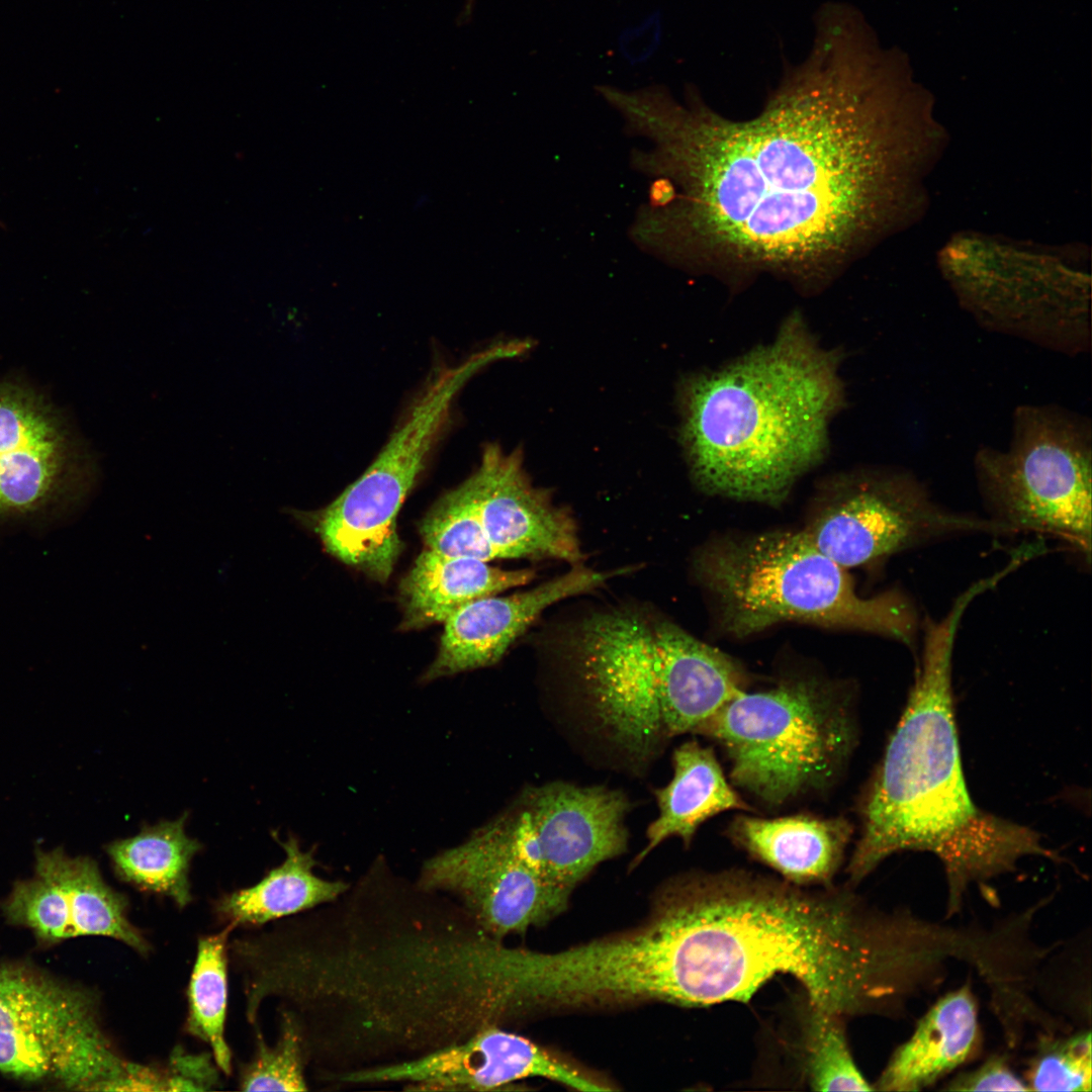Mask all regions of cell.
Segmentation results:
<instances>
[{"mask_svg":"<svg viewBox=\"0 0 1092 1092\" xmlns=\"http://www.w3.org/2000/svg\"><path fill=\"white\" fill-rule=\"evenodd\" d=\"M1091 1045L1090 1030L1042 1042L1028 1071V1090L1091 1091Z\"/></svg>","mask_w":1092,"mask_h":1092,"instance_id":"cell-28","label":"cell"},{"mask_svg":"<svg viewBox=\"0 0 1092 1092\" xmlns=\"http://www.w3.org/2000/svg\"><path fill=\"white\" fill-rule=\"evenodd\" d=\"M815 493L802 532L846 569L956 534L1006 535L990 519L942 508L904 473L842 472L824 480Z\"/></svg>","mask_w":1092,"mask_h":1092,"instance_id":"cell-10","label":"cell"},{"mask_svg":"<svg viewBox=\"0 0 1092 1092\" xmlns=\"http://www.w3.org/2000/svg\"><path fill=\"white\" fill-rule=\"evenodd\" d=\"M622 572L574 566L531 589L465 604L445 620L438 654L423 678L432 680L494 664L550 606L590 592Z\"/></svg>","mask_w":1092,"mask_h":1092,"instance_id":"cell-16","label":"cell"},{"mask_svg":"<svg viewBox=\"0 0 1092 1092\" xmlns=\"http://www.w3.org/2000/svg\"><path fill=\"white\" fill-rule=\"evenodd\" d=\"M235 927L201 936L187 987L185 1030L210 1048L211 1057L225 1075L232 1073V1051L225 1039L229 998V942Z\"/></svg>","mask_w":1092,"mask_h":1092,"instance_id":"cell-24","label":"cell"},{"mask_svg":"<svg viewBox=\"0 0 1092 1092\" xmlns=\"http://www.w3.org/2000/svg\"><path fill=\"white\" fill-rule=\"evenodd\" d=\"M629 808L619 791L554 782L525 789L469 838L572 891L626 850Z\"/></svg>","mask_w":1092,"mask_h":1092,"instance_id":"cell-11","label":"cell"},{"mask_svg":"<svg viewBox=\"0 0 1092 1092\" xmlns=\"http://www.w3.org/2000/svg\"><path fill=\"white\" fill-rule=\"evenodd\" d=\"M420 532L427 549L434 552L486 562L496 559L481 524L472 475L435 503Z\"/></svg>","mask_w":1092,"mask_h":1092,"instance_id":"cell-25","label":"cell"},{"mask_svg":"<svg viewBox=\"0 0 1092 1092\" xmlns=\"http://www.w3.org/2000/svg\"><path fill=\"white\" fill-rule=\"evenodd\" d=\"M306 1059L301 1026L288 1010L281 1012L280 1034L275 1044L266 1043L256 1027V1050L240 1069L242 1091H306Z\"/></svg>","mask_w":1092,"mask_h":1092,"instance_id":"cell-27","label":"cell"},{"mask_svg":"<svg viewBox=\"0 0 1092 1092\" xmlns=\"http://www.w3.org/2000/svg\"><path fill=\"white\" fill-rule=\"evenodd\" d=\"M979 1042L978 1009L969 986L939 998L892 1055L874 1089L919 1091L963 1065Z\"/></svg>","mask_w":1092,"mask_h":1092,"instance_id":"cell-18","label":"cell"},{"mask_svg":"<svg viewBox=\"0 0 1092 1092\" xmlns=\"http://www.w3.org/2000/svg\"><path fill=\"white\" fill-rule=\"evenodd\" d=\"M136 1063L105 1031L98 994L31 963H0V1074L74 1091H126Z\"/></svg>","mask_w":1092,"mask_h":1092,"instance_id":"cell-7","label":"cell"},{"mask_svg":"<svg viewBox=\"0 0 1092 1092\" xmlns=\"http://www.w3.org/2000/svg\"><path fill=\"white\" fill-rule=\"evenodd\" d=\"M184 814L146 826L134 836L106 845L116 877L136 889L170 898L185 908L192 901L189 869L201 844L186 835Z\"/></svg>","mask_w":1092,"mask_h":1092,"instance_id":"cell-23","label":"cell"},{"mask_svg":"<svg viewBox=\"0 0 1092 1092\" xmlns=\"http://www.w3.org/2000/svg\"><path fill=\"white\" fill-rule=\"evenodd\" d=\"M86 452L42 395L0 380V516H27L58 502L82 478Z\"/></svg>","mask_w":1092,"mask_h":1092,"instance_id":"cell-14","label":"cell"},{"mask_svg":"<svg viewBox=\"0 0 1092 1092\" xmlns=\"http://www.w3.org/2000/svg\"><path fill=\"white\" fill-rule=\"evenodd\" d=\"M990 520L1007 535L1048 534L1091 559V432L1059 408L1020 406L1007 449L985 448L975 460Z\"/></svg>","mask_w":1092,"mask_h":1092,"instance_id":"cell-8","label":"cell"},{"mask_svg":"<svg viewBox=\"0 0 1092 1092\" xmlns=\"http://www.w3.org/2000/svg\"><path fill=\"white\" fill-rule=\"evenodd\" d=\"M722 627L746 637L784 622L871 632L915 646L919 620L897 589L858 595L847 569L800 531H768L711 542L695 563Z\"/></svg>","mask_w":1092,"mask_h":1092,"instance_id":"cell-5","label":"cell"},{"mask_svg":"<svg viewBox=\"0 0 1092 1092\" xmlns=\"http://www.w3.org/2000/svg\"><path fill=\"white\" fill-rule=\"evenodd\" d=\"M285 859L255 885L220 897L214 910L237 927H260L269 922L336 901L348 884L316 876L313 849L303 851L296 838L281 842Z\"/></svg>","mask_w":1092,"mask_h":1092,"instance_id":"cell-22","label":"cell"},{"mask_svg":"<svg viewBox=\"0 0 1092 1092\" xmlns=\"http://www.w3.org/2000/svg\"><path fill=\"white\" fill-rule=\"evenodd\" d=\"M839 349L824 348L799 311L775 338L679 384V442L707 493L779 505L828 453L845 403Z\"/></svg>","mask_w":1092,"mask_h":1092,"instance_id":"cell-3","label":"cell"},{"mask_svg":"<svg viewBox=\"0 0 1092 1092\" xmlns=\"http://www.w3.org/2000/svg\"><path fill=\"white\" fill-rule=\"evenodd\" d=\"M672 765L669 783L654 792L658 816L648 825L647 843L633 866L669 837H678L688 845L698 828L719 813L749 809L729 785L711 747L686 741L674 749Z\"/></svg>","mask_w":1092,"mask_h":1092,"instance_id":"cell-20","label":"cell"},{"mask_svg":"<svg viewBox=\"0 0 1092 1092\" xmlns=\"http://www.w3.org/2000/svg\"><path fill=\"white\" fill-rule=\"evenodd\" d=\"M951 1091H1026V1082L1016 1076L1003 1057L994 1056L976 1070L952 1079Z\"/></svg>","mask_w":1092,"mask_h":1092,"instance_id":"cell-30","label":"cell"},{"mask_svg":"<svg viewBox=\"0 0 1092 1092\" xmlns=\"http://www.w3.org/2000/svg\"><path fill=\"white\" fill-rule=\"evenodd\" d=\"M674 194V187L668 179L655 181L650 190L651 201L660 206L670 203Z\"/></svg>","mask_w":1092,"mask_h":1092,"instance_id":"cell-31","label":"cell"},{"mask_svg":"<svg viewBox=\"0 0 1092 1092\" xmlns=\"http://www.w3.org/2000/svg\"><path fill=\"white\" fill-rule=\"evenodd\" d=\"M733 841L795 883L825 882L837 870L852 834L843 817L738 816L729 826Z\"/></svg>","mask_w":1092,"mask_h":1092,"instance_id":"cell-19","label":"cell"},{"mask_svg":"<svg viewBox=\"0 0 1092 1092\" xmlns=\"http://www.w3.org/2000/svg\"><path fill=\"white\" fill-rule=\"evenodd\" d=\"M212 1061L209 1055H191L177 1048L165 1070L168 1091L208 1090L217 1086L218 1068Z\"/></svg>","mask_w":1092,"mask_h":1092,"instance_id":"cell-29","label":"cell"},{"mask_svg":"<svg viewBox=\"0 0 1092 1092\" xmlns=\"http://www.w3.org/2000/svg\"><path fill=\"white\" fill-rule=\"evenodd\" d=\"M838 1015L810 1004L805 1021V1068L817 1091L873 1090L855 1065Z\"/></svg>","mask_w":1092,"mask_h":1092,"instance_id":"cell-26","label":"cell"},{"mask_svg":"<svg viewBox=\"0 0 1092 1092\" xmlns=\"http://www.w3.org/2000/svg\"><path fill=\"white\" fill-rule=\"evenodd\" d=\"M527 1078H543L578 1091L609 1088L539 1044L497 1024L419 1058L343 1073L351 1084L406 1082L411 1090L488 1091Z\"/></svg>","mask_w":1092,"mask_h":1092,"instance_id":"cell-13","label":"cell"},{"mask_svg":"<svg viewBox=\"0 0 1092 1092\" xmlns=\"http://www.w3.org/2000/svg\"><path fill=\"white\" fill-rule=\"evenodd\" d=\"M32 877L16 881L1 902L6 921L30 930L42 946L80 936L116 939L141 956L152 946L128 918L129 902L89 856L36 848Z\"/></svg>","mask_w":1092,"mask_h":1092,"instance_id":"cell-12","label":"cell"},{"mask_svg":"<svg viewBox=\"0 0 1092 1092\" xmlns=\"http://www.w3.org/2000/svg\"><path fill=\"white\" fill-rule=\"evenodd\" d=\"M657 898L672 939L671 1004L747 1001L787 974L830 1013L882 1011L928 987L944 958L934 922L743 875L680 878Z\"/></svg>","mask_w":1092,"mask_h":1092,"instance_id":"cell-2","label":"cell"},{"mask_svg":"<svg viewBox=\"0 0 1092 1092\" xmlns=\"http://www.w3.org/2000/svg\"><path fill=\"white\" fill-rule=\"evenodd\" d=\"M534 577L532 569L506 570L486 561L447 556L426 548L400 583L402 627L416 629L444 623L465 604L526 585Z\"/></svg>","mask_w":1092,"mask_h":1092,"instance_id":"cell-21","label":"cell"},{"mask_svg":"<svg viewBox=\"0 0 1092 1092\" xmlns=\"http://www.w3.org/2000/svg\"><path fill=\"white\" fill-rule=\"evenodd\" d=\"M419 886L456 898L476 927L496 939L550 922L571 893L470 838L428 859Z\"/></svg>","mask_w":1092,"mask_h":1092,"instance_id":"cell-15","label":"cell"},{"mask_svg":"<svg viewBox=\"0 0 1092 1092\" xmlns=\"http://www.w3.org/2000/svg\"><path fill=\"white\" fill-rule=\"evenodd\" d=\"M472 375L463 362L431 372L373 462L322 512L316 531L332 555L378 581L387 580L401 551L397 514Z\"/></svg>","mask_w":1092,"mask_h":1092,"instance_id":"cell-9","label":"cell"},{"mask_svg":"<svg viewBox=\"0 0 1092 1092\" xmlns=\"http://www.w3.org/2000/svg\"><path fill=\"white\" fill-rule=\"evenodd\" d=\"M656 716L661 740L698 729L744 691L735 662L660 616Z\"/></svg>","mask_w":1092,"mask_h":1092,"instance_id":"cell-17","label":"cell"},{"mask_svg":"<svg viewBox=\"0 0 1092 1092\" xmlns=\"http://www.w3.org/2000/svg\"><path fill=\"white\" fill-rule=\"evenodd\" d=\"M696 734L722 746L735 786L780 806L833 783L855 745L856 727L840 688L798 677L766 691L744 690Z\"/></svg>","mask_w":1092,"mask_h":1092,"instance_id":"cell-6","label":"cell"},{"mask_svg":"<svg viewBox=\"0 0 1092 1092\" xmlns=\"http://www.w3.org/2000/svg\"><path fill=\"white\" fill-rule=\"evenodd\" d=\"M833 37L822 32L752 119L669 107L699 267L815 290L847 260L871 204L873 100L893 65L870 39Z\"/></svg>","mask_w":1092,"mask_h":1092,"instance_id":"cell-1","label":"cell"},{"mask_svg":"<svg viewBox=\"0 0 1092 1092\" xmlns=\"http://www.w3.org/2000/svg\"><path fill=\"white\" fill-rule=\"evenodd\" d=\"M973 600L964 590L941 619L923 624L916 679L863 803L853 881L901 850L933 851L946 866L987 820L966 787L951 689L956 637Z\"/></svg>","mask_w":1092,"mask_h":1092,"instance_id":"cell-4","label":"cell"}]
</instances>
